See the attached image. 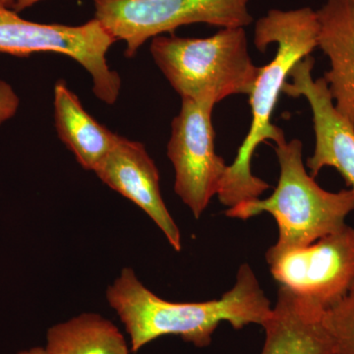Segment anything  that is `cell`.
I'll return each instance as SVG.
<instances>
[{
  "label": "cell",
  "mask_w": 354,
  "mask_h": 354,
  "mask_svg": "<svg viewBox=\"0 0 354 354\" xmlns=\"http://www.w3.org/2000/svg\"><path fill=\"white\" fill-rule=\"evenodd\" d=\"M106 299L124 325L134 353L164 335H177L196 348H208L221 322L230 323L234 330L250 324L263 327L272 309L248 264L241 265L234 288L220 299L167 301L148 290L131 268L121 270L106 290Z\"/></svg>",
  "instance_id": "6da1fadb"
},
{
  "label": "cell",
  "mask_w": 354,
  "mask_h": 354,
  "mask_svg": "<svg viewBox=\"0 0 354 354\" xmlns=\"http://www.w3.org/2000/svg\"><path fill=\"white\" fill-rule=\"evenodd\" d=\"M318 17L310 7L293 10L272 9L256 23L254 43L257 50L265 53L267 46L276 44L277 53L269 64L260 67L249 95L252 113L250 129L234 162L228 165L216 195L228 208L258 199L271 187L252 174L254 153L267 140L276 145L286 141L283 130L272 122V113L291 69L318 48Z\"/></svg>",
  "instance_id": "7a4b0ae2"
},
{
  "label": "cell",
  "mask_w": 354,
  "mask_h": 354,
  "mask_svg": "<svg viewBox=\"0 0 354 354\" xmlns=\"http://www.w3.org/2000/svg\"><path fill=\"white\" fill-rule=\"evenodd\" d=\"M281 167L278 186L267 199L251 200L225 211L232 218L246 221L262 213L274 216L279 239L266 253L268 264L283 254L304 248L346 225L354 212V190L323 189L305 169L300 140L274 147Z\"/></svg>",
  "instance_id": "3957f363"
},
{
  "label": "cell",
  "mask_w": 354,
  "mask_h": 354,
  "mask_svg": "<svg viewBox=\"0 0 354 354\" xmlns=\"http://www.w3.org/2000/svg\"><path fill=\"white\" fill-rule=\"evenodd\" d=\"M150 51L181 100L216 106L230 95H250L259 75L245 28H225L204 39L162 35L152 39Z\"/></svg>",
  "instance_id": "277c9868"
},
{
  "label": "cell",
  "mask_w": 354,
  "mask_h": 354,
  "mask_svg": "<svg viewBox=\"0 0 354 354\" xmlns=\"http://www.w3.org/2000/svg\"><path fill=\"white\" fill-rule=\"evenodd\" d=\"M116 39L95 18L80 26L41 24L21 18L0 2V55L28 57L55 53L71 57L87 70L93 92L106 104L118 102L120 74L109 66L106 53Z\"/></svg>",
  "instance_id": "5b68a950"
},
{
  "label": "cell",
  "mask_w": 354,
  "mask_h": 354,
  "mask_svg": "<svg viewBox=\"0 0 354 354\" xmlns=\"http://www.w3.org/2000/svg\"><path fill=\"white\" fill-rule=\"evenodd\" d=\"M250 0H94L95 19L134 57L149 39L172 34L184 25L204 23L245 28L252 23Z\"/></svg>",
  "instance_id": "8992f818"
},
{
  "label": "cell",
  "mask_w": 354,
  "mask_h": 354,
  "mask_svg": "<svg viewBox=\"0 0 354 354\" xmlns=\"http://www.w3.org/2000/svg\"><path fill=\"white\" fill-rule=\"evenodd\" d=\"M214 108V104L181 100L167 144V157L176 171L174 191L195 218L218 195L228 167L216 153Z\"/></svg>",
  "instance_id": "52a82bcc"
},
{
  "label": "cell",
  "mask_w": 354,
  "mask_h": 354,
  "mask_svg": "<svg viewBox=\"0 0 354 354\" xmlns=\"http://www.w3.org/2000/svg\"><path fill=\"white\" fill-rule=\"evenodd\" d=\"M270 269L279 285L328 309L354 285V228L346 223L308 246L283 254Z\"/></svg>",
  "instance_id": "ba28073f"
},
{
  "label": "cell",
  "mask_w": 354,
  "mask_h": 354,
  "mask_svg": "<svg viewBox=\"0 0 354 354\" xmlns=\"http://www.w3.org/2000/svg\"><path fill=\"white\" fill-rule=\"evenodd\" d=\"M315 60L309 55L291 69L283 94L304 97L312 111L315 148L307 160L310 176L316 177L325 167H334L354 190V127L335 108L324 77L314 80Z\"/></svg>",
  "instance_id": "9c48e42d"
},
{
  "label": "cell",
  "mask_w": 354,
  "mask_h": 354,
  "mask_svg": "<svg viewBox=\"0 0 354 354\" xmlns=\"http://www.w3.org/2000/svg\"><path fill=\"white\" fill-rule=\"evenodd\" d=\"M94 172L109 187L143 209L174 250L183 249L180 230L162 200L157 165L143 144L120 136Z\"/></svg>",
  "instance_id": "30bf717a"
},
{
  "label": "cell",
  "mask_w": 354,
  "mask_h": 354,
  "mask_svg": "<svg viewBox=\"0 0 354 354\" xmlns=\"http://www.w3.org/2000/svg\"><path fill=\"white\" fill-rule=\"evenodd\" d=\"M318 305L279 286L277 304L266 321L261 354H335V344Z\"/></svg>",
  "instance_id": "8fae6325"
},
{
  "label": "cell",
  "mask_w": 354,
  "mask_h": 354,
  "mask_svg": "<svg viewBox=\"0 0 354 354\" xmlns=\"http://www.w3.org/2000/svg\"><path fill=\"white\" fill-rule=\"evenodd\" d=\"M316 13L318 48L330 64L324 79L335 108L354 127V2L325 0Z\"/></svg>",
  "instance_id": "7c38bea8"
},
{
  "label": "cell",
  "mask_w": 354,
  "mask_h": 354,
  "mask_svg": "<svg viewBox=\"0 0 354 354\" xmlns=\"http://www.w3.org/2000/svg\"><path fill=\"white\" fill-rule=\"evenodd\" d=\"M53 108L58 137L84 169L94 171L118 144L120 135L95 120L64 80L55 84Z\"/></svg>",
  "instance_id": "4fadbf2b"
},
{
  "label": "cell",
  "mask_w": 354,
  "mask_h": 354,
  "mask_svg": "<svg viewBox=\"0 0 354 354\" xmlns=\"http://www.w3.org/2000/svg\"><path fill=\"white\" fill-rule=\"evenodd\" d=\"M50 354H129L124 335L111 321L83 313L53 325L46 333Z\"/></svg>",
  "instance_id": "5bb4252c"
},
{
  "label": "cell",
  "mask_w": 354,
  "mask_h": 354,
  "mask_svg": "<svg viewBox=\"0 0 354 354\" xmlns=\"http://www.w3.org/2000/svg\"><path fill=\"white\" fill-rule=\"evenodd\" d=\"M324 323L335 344V354H354V285L341 300L324 312Z\"/></svg>",
  "instance_id": "9a60e30c"
},
{
  "label": "cell",
  "mask_w": 354,
  "mask_h": 354,
  "mask_svg": "<svg viewBox=\"0 0 354 354\" xmlns=\"http://www.w3.org/2000/svg\"><path fill=\"white\" fill-rule=\"evenodd\" d=\"M39 1H41V0H14L13 8L16 12H20V11L25 10L29 7L34 6Z\"/></svg>",
  "instance_id": "2e32d148"
},
{
  "label": "cell",
  "mask_w": 354,
  "mask_h": 354,
  "mask_svg": "<svg viewBox=\"0 0 354 354\" xmlns=\"http://www.w3.org/2000/svg\"><path fill=\"white\" fill-rule=\"evenodd\" d=\"M11 92H12V88L10 86L0 81V104H3L10 97Z\"/></svg>",
  "instance_id": "e0dca14e"
},
{
  "label": "cell",
  "mask_w": 354,
  "mask_h": 354,
  "mask_svg": "<svg viewBox=\"0 0 354 354\" xmlns=\"http://www.w3.org/2000/svg\"><path fill=\"white\" fill-rule=\"evenodd\" d=\"M17 354H50L46 351V348H41V346H35V348L24 349L21 351Z\"/></svg>",
  "instance_id": "ac0fdd59"
},
{
  "label": "cell",
  "mask_w": 354,
  "mask_h": 354,
  "mask_svg": "<svg viewBox=\"0 0 354 354\" xmlns=\"http://www.w3.org/2000/svg\"><path fill=\"white\" fill-rule=\"evenodd\" d=\"M0 2H2V3L6 4L7 6H13L14 0H0Z\"/></svg>",
  "instance_id": "d6986e66"
},
{
  "label": "cell",
  "mask_w": 354,
  "mask_h": 354,
  "mask_svg": "<svg viewBox=\"0 0 354 354\" xmlns=\"http://www.w3.org/2000/svg\"><path fill=\"white\" fill-rule=\"evenodd\" d=\"M353 1L354 2V0H353Z\"/></svg>",
  "instance_id": "ffe728a7"
}]
</instances>
